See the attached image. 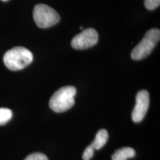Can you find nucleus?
I'll use <instances>...</instances> for the list:
<instances>
[{
  "mask_svg": "<svg viewBox=\"0 0 160 160\" xmlns=\"http://www.w3.org/2000/svg\"><path fill=\"white\" fill-rule=\"evenodd\" d=\"M33 53L26 48L14 47L5 53L3 62L6 67L11 71H19L25 68L32 62Z\"/></svg>",
  "mask_w": 160,
  "mask_h": 160,
  "instance_id": "1",
  "label": "nucleus"
},
{
  "mask_svg": "<svg viewBox=\"0 0 160 160\" xmlns=\"http://www.w3.org/2000/svg\"><path fill=\"white\" fill-rule=\"evenodd\" d=\"M76 93L77 89L73 86L60 88L50 99V108L57 113H62L71 109L75 104Z\"/></svg>",
  "mask_w": 160,
  "mask_h": 160,
  "instance_id": "2",
  "label": "nucleus"
},
{
  "mask_svg": "<svg viewBox=\"0 0 160 160\" xmlns=\"http://www.w3.org/2000/svg\"><path fill=\"white\" fill-rule=\"evenodd\" d=\"M160 39V31L158 28L149 30L144 36L141 42L131 52V58L134 60L145 59L151 54Z\"/></svg>",
  "mask_w": 160,
  "mask_h": 160,
  "instance_id": "3",
  "label": "nucleus"
},
{
  "mask_svg": "<svg viewBox=\"0 0 160 160\" xmlns=\"http://www.w3.org/2000/svg\"><path fill=\"white\" fill-rule=\"evenodd\" d=\"M33 19L41 28H48L57 25L60 20V16L54 9L45 4H39L33 9Z\"/></svg>",
  "mask_w": 160,
  "mask_h": 160,
  "instance_id": "4",
  "label": "nucleus"
},
{
  "mask_svg": "<svg viewBox=\"0 0 160 160\" xmlns=\"http://www.w3.org/2000/svg\"><path fill=\"white\" fill-rule=\"evenodd\" d=\"M98 39L99 36L97 31L93 28H87L73 37L71 41V46L77 50L87 49L94 46Z\"/></svg>",
  "mask_w": 160,
  "mask_h": 160,
  "instance_id": "5",
  "label": "nucleus"
},
{
  "mask_svg": "<svg viewBox=\"0 0 160 160\" xmlns=\"http://www.w3.org/2000/svg\"><path fill=\"white\" fill-rule=\"evenodd\" d=\"M150 105L148 92L142 90L137 93L136 97V105L132 112V119L134 122H139L144 119L147 113Z\"/></svg>",
  "mask_w": 160,
  "mask_h": 160,
  "instance_id": "6",
  "label": "nucleus"
},
{
  "mask_svg": "<svg viewBox=\"0 0 160 160\" xmlns=\"http://www.w3.org/2000/svg\"><path fill=\"white\" fill-rule=\"evenodd\" d=\"M136 152L132 148L125 147L117 150L112 155V160H128L135 157Z\"/></svg>",
  "mask_w": 160,
  "mask_h": 160,
  "instance_id": "7",
  "label": "nucleus"
},
{
  "mask_svg": "<svg viewBox=\"0 0 160 160\" xmlns=\"http://www.w3.org/2000/svg\"><path fill=\"white\" fill-rule=\"evenodd\" d=\"M108 139V133L105 129H101L97 132L93 142L91 144L94 150H99L105 145Z\"/></svg>",
  "mask_w": 160,
  "mask_h": 160,
  "instance_id": "8",
  "label": "nucleus"
},
{
  "mask_svg": "<svg viewBox=\"0 0 160 160\" xmlns=\"http://www.w3.org/2000/svg\"><path fill=\"white\" fill-rule=\"evenodd\" d=\"M13 117L11 110L2 108H0V125H3L8 123Z\"/></svg>",
  "mask_w": 160,
  "mask_h": 160,
  "instance_id": "9",
  "label": "nucleus"
},
{
  "mask_svg": "<svg viewBox=\"0 0 160 160\" xmlns=\"http://www.w3.org/2000/svg\"><path fill=\"white\" fill-rule=\"evenodd\" d=\"M93 153H94V148L90 145L88 146L85 149L82 154L83 160H90L92 157H93Z\"/></svg>",
  "mask_w": 160,
  "mask_h": 160,
  "instance_id": "10",
  "label": "nucleus"
},
{
  "mask_svg": "<svg viewBox=\"0 0 160 160\" xmlns=\"http://www.w3.org/2000/svg\"><path fill=\"white\" fill-rule=\"evenodd\" d=\"M24 160H48V159L42 153H33L28 156Z\"/></svg>",
  "mask_w": 160,
  "mask_h": 160,
  "instance_id": "11",
  "label": "nucleus"
},
{
  "mask_svg": "<svg viewBox=\"0 0 160 160\" xmlns=\"http://www.w3.org/2000/svg\"><path fill=\"white\" fill-rule=\"evenodd\" d=\"M160 0H145V5L148 10H154L159 6Z\"/></svg>",
  "mask_w": 160,
  "mask_h": 160,
  "instance_id": "12",
  "label": "nucleus"
},
{
  "mask_svg": "<svg viewBox=\"0 0 160 160\" xmlns=\"http://www.w3.org/2000/svg\"><path fill=\"white\" fill-rule=\"evenodd\" d=\"M2 1H8V0H2Z\"/></svg>",
  "mask_w": 160,
  "mask_h": 160,
  "instance_id": "13",
  "label": "nucleus"
}]
</instances>
